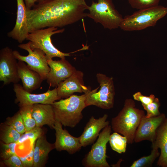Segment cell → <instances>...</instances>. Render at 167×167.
Segmentation results:
<instances>
[{
	"label": "cell",
	"instance_id": "1",
	"mask_svg": "<svg viewBox=\"0 0 167 167\" xmlns=\"http://www.w3.org/2000/svg\"><path fill=\"white\" fill-rule=\"evenodd\" d=\"M85 0H46L27 10L29 32L48 27L62 28L87 17Z\"/></svg>",
	"mask_w": 167,
	"mask_h": 167
},
{
	"label": "cell",
	"instance_id": "2",
	"mask_svg": "<svg viewBox=\"0 0 167 167\" xmlns=\"http://www.w3.org/2000/svg\"><path fill=\"white\" fill-rule=\"evenodd\" d=\"M145 115L143 110L135 107L133 100L127 99L121 110L112 119V129L114 132L126 137L128 143L132 144L134 142L136 130L142 118Z\"/></svg>",
	"mask_w": 167,
	"mask_h": 167
},
{
	"label": "cell",
	"instance_id": "3",
	"mask_svg": "<svg viewBox=\"0 0 167 167\" xmlns=\"http://www.w3.org/2000/svg\"><path fill=\"white\" fill-rule=\"evenodd\" d=\"M85 94L72 95L65 99H61L52 104L56 120L64 126L73 128L83 118L82 111L86 107Z\"/></svg>",
	"mask_w": 167,
	"mask_h": 167
},
{
	"label": "cell",
	"instance_id": "4",
	"mask_svg": "<svg viewBox=\"0 0 167 167\" xmlns=\"http://www.w3.org/2000/svg\"><path fill=\"white\" fill-rule=\"evenodd\" d=\"M167 14V7L157 5L139 10L123 18L119 28L127 31H139L155 26Z\"/></svg>",
	"mask_w": 167,
	"mask_h": 167
},
{
	"label": "cell",
	"instance_id": "5",
	"mask_svg": "<svg viewBox=\"0 0 167 167\" xmlns=\"http://www.w3.org/2000/svg\"><path fill=\"white\" fill-rule=\"evenodd\" d=\"M100 88L91 90L90 88L85 93L86 106L94 105L103 109H109L114 106L115 89L112 77L98 73L96 75Z\"/></svg>",
	"mask_w": 167,
	"mask_h": 167
},
{
	"label": "cell",
	"instance_id": "6",
	"mask_svg": "<svg viewBox=\"0 0 167 167\" xmlns=\"http://www.w3.org/2000/svg\"><path fill=\"white\" fill-rule=\"evenodd\" d=\"M88 6L87 17L105 28L112 30L119 28L123 18L116 9L112 0H96Z\"/></svg>",
	"mask_w": 167,
	"mask_h": 167
},
{
	"label": "cell",
	"instance_id": "7",
	"mask_svg": "<svg viewBox=\"0 0 167 167\" xmlns=\"http://www.w3.org/2000/svg\"><path fill=\"white\" fill-rule=\"evenodd\" d=\"M58 28L48 27L31 32L28 35L26 40L30 42L32 49H39L45 54L47 59L54 57L65 58L70 56V53H63L56 48L52 43L51 37L56 34L62 33L64 28L58 29Z\"/></svg>",
	"mask_w": 167,
	"mask_h": 167
},
{
	"label": "cell",
	"instance_id": "8",
	"mask_svg": "<svg viewBox=\"0 0 167 167\" xmlns=\"http://www.w3.org/2000/svg\"><path fill=\"white\" fill-rule=\"evenodd\" d=\"M112 127L108 125L100 133L98 139L92 145L90 151L83 159L82 163L85 167H109L106 154V145L109 141Z\"/></svg>",
	"mask_w": 167,
	"mask_h": 167
},
{
	"label": "cell",
	"instance_id": "9",
	"mask_svg": "<svg viewBox=\"0 0 167 167\" xmlns=\"http://www.w3.org/2000/svg\"><path fill=\"white\" fill-rule=\"evenodd\" d=\"M18 46L20 49L27 51L28 54L23 56L17 50H13V54L16 59L26 62L30 69L39 74L43 80H46L50 68L45 53L38 49H32L30 41L20 44Z\"/></svg>",
	"mask_w": 167,
	"mask_h": 167
},
{
	"label": "cell",
	"instance_id": "10",
	"mask_svg": "<svg viewBox=\"0 0 167 167\" xmlns=\"http://www.w3.org/2000/svg\"><path fill=\"white\" fill-rule=\"evenodd\" d=\"M13 90L16 96L15 102L19 106L33 105L36 104L52 105L57 100L62 98L58 96L57 87L46 92L40 94H33L25 90L23 86L18 83L14 84Z\"/></svg>",
	"mask_w": 167,
	"mask_h": 167
},
{
	"label": "cell",
	"instance_id": "11",
	"mask_svg": "<svg viewBox=\"0 0 167 167\" xmlns=\"http://www.w3.org/2000/svg\"><path fill=\"white\" fill-rule=\"evenodd\" d=\"M17 59L13 50L8 46L0 50V81L3 85L18 83L20 79L18 72Z\"/></svg>",
	"mask_w": 167,
	"mask_h": 167
},
{
	"label": "cell",
	"instance_id": "12",
	"mask_svg": "<svg viewBox=\"0 0 167 167\" xmlns=\"http://www.w3.org/2000/svg\"><path fill=\"white\" fill-rule=\"evenodd\" d=\"M47 62L50 70L46 80L50 87H57L76 70L65 58L57 61L47 59Z\"/></svg>",
	"mask_w": 167,
	"mask_h": 167
},
{
	"label": "cell",
	"instance_id": "13",
	"mask_svg": "<svg viewBox=\"0 0 167 167\" xmlns=\"http://www.w3.org/2000/svg\"><path fill=\"white\" fill-rule=\"evenodd\" d=\"M165 118L164 113L148 118L145 117V115L143 116L136 130L134 142L137 143L146 140L153 143L157 130Z\"/></svg>",
	"mask_w": 167,
	"mask_h": 167
},
{
	"label": "cell",
	"instance_id": "14",
	"mask_svg": "<svg viewBox=\"0 0 167 167\" xmlns=\"http://www.w3.org/2000/svg\"><path fill=\"white\" fill-rule=\"evenodd\" d=\"M62 125L56 120L54 127L55 131L56 140L55 148L58 151H65L72 154L79 151L82 147L79 137L71 135L65 129H63Z\"/></svg>",
	"mask_w": 167,
	"mask_h": 167
},
{
	"label": "cell",
	"instance_id": "15",
	"mask_svg": "<svg viewBox=\"0 0 167 167\" xmlns=\"http://www.w3.org/2000/svg\"><path fill=\"white\" fill-rule=\"evenodd\" d=\"M84 74L76 70L69 77L61 82L57 87L58 95L67 98L76 92L85 93L89 88L84 85Z\"/></svg>",
	"mask_w": 167,
	"mask_h": 167
},
{
	"label": "cell",
	"instance_id": "16",
	"mask_svg": "<svg viewBox=\"0 0 167 167\" xmlns=\"http://www.w3.org/2000/svg\"><path fill=\"white\" fill-rule=\"evenodd\" d=\"M108 117L107 114H105L98 118H95L93 116L90 118L82 134L79 137L82 147H85L94 142L101 131L109 125V122L107 120Z\"/></svg>",
	"mask_w": 167,
	"mask_h": 167
},
{
	"label": "cell",
	"instance_id": "17",
	"mask_svg": "<svg viewBox=\"0 0 167 167\" xmlns=\"http://www.w3.org/2000/svg\"><path fill=\"white\" fill-rule=\"evenodd\" d=\"M17 11L15 25L7 33V36L17 41L20 44L26 40L29 33L27 23V10L24 0H16Z\"/></svg>",
	"mask_w": 167,
	"mask_h": 167
},
{
	"label": "cell",
	"instance_id": "18",
	"mask_svg": "<svg viewBox=\"0 0 167 167\" xmlns=\"http://www.w3.org/2000/svg\"><path fill=\"white\" fill-rule=\"evenodd\" d=\"M17 69L19 77L25 90L31 93L40 87L44 80L41 77L38 73L30 69L24 62L18 60Z\"/></svg>",
	"mask_w": 167,
	"mask_h": 167
},
{
	"label": "cell",
	"instance_id": "19",
	"mask_svg": "<svg viewBox=\"0 0 167 167\" xmlns=\"http://www.w3.org/2000/svg\"><path fill=\"white\" fill-rule=\"evenodd\" d=\"M32 114L36 122V126L47 125L54 129L56 122L55 113L51 104H36L33 105Z\"/></svg>",
	"mask_w": 167,
	"mask_h": 167
},
{
	"label": "cell",
	"instance_id": "20",
	"mask_svg": "<svg viewBox=\"0 0 167 167\" xmlns=\"http://www.w3.org/2000/svg\"><path fill=\"white\" fill-rule=\"evenodd\" d=\"M55 148L54 144L48 142L45 135L36 140L34 150L33 167H42L45 166L49 152Z\"/></svg>",
	"mask_w": 167,
	"mask_h": 167
},
{
	"label": "cell",
	"instance_id": "21",
	"mask_svg": "<svg viewBox=\"0 0 167 167\" xmlns=\"http://www.w3.org/2000/svg\"><path fill=\"white\" fill-rule=\"evenodd\" d=\"M152 146L160 148L161 150L157 165L167 167V118L158 127L156 139Z\"/></svg>",
	"mask_w": 167,
	"mask_h": 167
},
{
	"label": "cell",
	"instance_id": "22",
	"mask_svg": "<svg viewBox=\"0 0 167 167\" xmlns=\"http://www.w3.org/2000/svg\"><path fill=\"white\" fill-rule=\"evenodd\" d=\"M0 128V139L6 143L17 142L19 139L21 134L12 126L5 123Z\"/></svg>",
	"mask_w": 167,
	"mask_h": 167
},
{
	"label": "cell",
	"instance_id": "23",
	"mask_svg": "<svg viewBox=\"0 0 167 167\" xmlns=\"http://www.w3.org/2000/svg\"><path fill=\"white\" fill-rule=\"evenodd\" d=\"M109 142L113 150L119 154L125 152L127 143L126 137L115 132L110 135Z\"/></svg>",
	"mask_w": 167,
	"mask_h": 167
},
{
	"label": "cell",
	"instance_id": "24",
	"mask_svg": "<svg viewBox=\"0 0 167 167\" xmlns=\"http://www.w3.org/2000/svg\"><path fill=\"white\" fill-rule=\"evenodd\" d=\"M33 106V105H27L19 106V111L24 122L26 132L31 130L36 126V121L32 114Z\"/></svg>",
	"mask_w": 167,
	"mask_h": 167
},
{
	"label": "cell",
	"instance_id": "25",
	"mask_svg": "<svg viewBox=\"0 0 167 167\" xmlns=\"http://www.w3.org/2000/svg\"><path fill=\"white\" fill-rule=\"evenodd\" d=\"M152 149L151 154L147 156H143L133 162L131 167H149L152 166V164L156 159L159 156L160 153L158 148L152 146Z\"/></svg>",
	"mask_w": 167,
	"mask_h": 167
},
{
	"label": "cell",
	"instance_id": "26",
	"mask_svg": "<svg viewBox=\"0 0 167 167\" xmlns=\"http://www.w3.org/2000/svg\"><path fill=\"white\" fill-rule=\"evenodd\" d=\"M43 134V130L41 127L36 126L31 130L26 132L21 136L19 140L16 142L17 144H21L26 140L29 139L31 143V146L37 139Z\"/></svg>",
	"mask_w": 167,
	"mask_h": 167
},
{
	"label": "cell",
	"instance_id": "27",
	"mask_svg": "<svg viewBox=\"0 0 167 167\" xmlns=\"http://www.w3.org/2000/svg\"><path fill=\"white\" fill-rule=\"evenodd\" d=\"M4 123L12 126L21 135L26 131L21 115L19 111L13 116L8 117Z\"/></svg>",
	"mask_w": 167,
	"mask_h": 167
},
{
	"label": "cell",
	"instance_id": "28",
	"mask_svg": "<svg viewBox=\"0 0 167 167\" xmlns=\"http://www.w3.org/2000/svg\"><path fill=\"white\" fill-rule=\"evenodd\" d=\"M161 0H127L133 8L140 10L158 5Z\"/></svg>",
	"mask_w": 167,
	"mask_h": 167
},
{
	"label": "cell",
	"instance_id": "29",
	"mask_svg": "<svg viewBox=\"0 0 167 167\" xmlns=\"http://www.w3.org/2000/svg\"><path fill=\"white\" fill-rule=\"evenodd\" d=\"M142 105L144 109L147 111V114L145 115L146 118L156 116L161 114L159 111L160 103L157 98H155L152 102L148 104Z\"/></svg>",
	"mask_w": 167,
	"mask_h": 167
},
{
	"label": "cell",
	"instance_id": "30",
	"mask_svg": "<svg viewBox=\"0 0 167 167\" xmlns=\"http://www.w3.org/2000/svg\"><path fill=\"white\" fill-rule=\"evenodd\" d=\"M16 142L6 143L2 141L0 143V157L3 160L9 158L13 155L16 154L15 149Z\"/></svg>",
	"mask_w": 167,
	"mask_h": 167
},
{
	"label": "cell",
	"instance_id": "31",
	"mask_svg": "<svg viewBox=\"0 0 167 167\" xmlns=\"http://www.w3.org/2000/svg\"><path fill=\"white\" fill-rule=\"evenodd\" d=\"M35 143L32 145V149L28 154L24 156H19L24 167H33L34 160V150Z\"/></svg>",
	"mask_w": 167,
	"mask_h": 167
},
{
	"label": "cell",
	"instance_id": "32",
	"mask_svg": "<svg viewBox=\"0 0 167 167\" xmlns=\"http://www.w3.org/2000/svg\"><path fill=\"white\" fill-rule=\"evenodd\" d=\"M134 100L141 102L142 105H147L152 102L155 99V96L152 94L148 96H144L141 93L138 92L133 95Z\"/></svg>",
	"mask_w": 167,
	"mask_h": 167
},
{
	"label": "cell",
	"instance_id": "33",
	"mask_svg": "<svg viewBox=\"0 0 167 167\" xmlns=\"http://www.w3.org/2000/svg\"><path fill=\"white\" fill-rule=\"evenodd\" d=\"M3 163L9 167H24L19 157L16 154L7 159L3 160Z\"/></svg>",
	"mask_w": 167,
	"mask_h": 167
},
{
	"label": "cell",
	"instance_id": "34",
	"mask_svg": "<svg viewBox=\"0 0 167 167\" xmlns=\"http://www.w3.org/2000/svg\"><path fill=\"white\" fill-rule=\"evenodd\" d=\"M25 1L27 9H31L33 7L38 0H25Z\"/></svg>",
	"mask_w": 167,
	"mask_h": 167
},
{
	"label": "cell",
	"instance_id": "35",
	"mask_svg": "<svg viewBox=\"0 0 167 167\" xmlns=\"http://www.w3.org/2000/svg\"><path fill=\"white\" fill-rule=\"evenodd\" d=\"M45 0H38L37 2V3H39V2H43V1H45Z\"/></svg>",
	"mask_w": 167,
	"mask_h": 167
}]
</instances>
